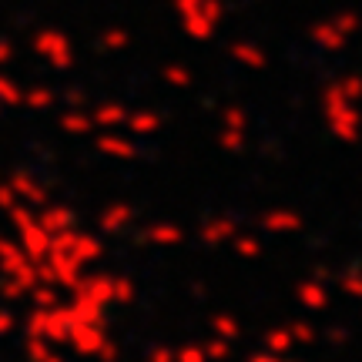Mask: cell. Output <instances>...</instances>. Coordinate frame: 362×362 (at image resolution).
Returning <instances> with one entry per match:
<instances>
[{
    "label": "cell",
    "mask_w": 362,
    "mask_h": 362,
    "mask_svg": "<svg viewBox=\"0 0 362 362\" xmlns=\"http://www.w3.org/2000/svg\"><path fill=\"white\" fill-rule=\"evenodd\" d=\"M238 228H245V221L238 215H232V211H208L192 225V238L205 248H225Z\"/></svg>",
    "instance_id": "cell-7"
},
{
    "label": "cell",
    "mask_w": 362,
    "mask_h": 362,
    "mask_svg": "<svg viewBox=\"0 0 362 362\" xmlns=\"http://www.w3.org/2000/svg\"><path fill=\"white\" fill-rule=\"evenodd\" d=\"M131 131H134V134H155V131H158V117H151V115L131 117Z\"/></svg>",
    "instance_id": "cell-26"
},
{
    "label": "cell",
    "mask_w": 362,
    "mask_h": 362,
    "mask_svg": "<svg viewBox=\"0 0 362 362\" xmlns=\"http://www.w3.org/2000/svg\"><path fill=\"white\" fill-rule=\"evenodd\" d=\"M202 349H205L208 362H232L235 359V342H228V339L221 336H202Z\"/></svg>",
    "instance_id": "cell-20"
},
{
    "label": "cell",
    "mask_w": 362,
    "mask_h": 362,
    "mask_svg": "<svg viewBox=\"0 0 362 362\" xmlns=\"http://www.w3.org/2000/svg\"><path fill=\"white\" fill-rule=\"evenodd\" d=\"M228 252H232V259L238 262H248V265H255L259 259H265V238H262L252 225H245V228H238V232L232 235V242H228Z\"/></svg>",
    "instance_id": "cell-13"
},
{
    "label": "cell",
    "mask_w": 362,
    "mask_h": 362,
    "mask_svg": "<svg viewBox=\"0 0 362 362\" xmlns=\"http://www.w3.org/2000/svg\"><path fill=\"white\" fill-rule=\"evenodd\" d=\"M138 221H141V215H138V208L131 205L128 198H107L90 215V225H94V232L101 238H117L128 228H134Z\"/></svg>",
    "instance_id": "cell-6"
},
{
    "label": "cell",
    "mask_w": 362,
    "mask_h": 362,
    "mask_svg": "<svg viewBox=\"0 0 362 362\" xmlns=\"http://www.w3.org/2000/svg\"><path fill=\"white\" fill-rule=\"evenodd\" d=\"M141 362H175V346L171 342H155V346L144 349Z\"/></svg>",
    "instance_id": "cell-23"
},
{
    "label": "cell",
    "mask_w": 362,
    "mask_h": 362,
    "mask_svg": "<svg viewBox=\"0 0 362 362\" xmlns=\"http://www.w3.org/2000/svg\"><path fill=\"white\" fill-rule=\"evenodd\" d=\"M288 332H292V339H296V346H309L312 339H315V329H312L309 322H302V319H288Z\"/></svg>",
    "instance_id": "cell-24"
},
{
    "label": "cell",
    "mask_w": 362,
    "mask_h": 362,
    "mask_svg": "<svg viewBox=\"0 0 362 362\" xmlns=\"http://www.w3.org/2000/svg\"><path fill=\"white\" fill-rule=\"evenodd\" d=\"M104 262V238L94 228H67V232L51 235V248L47 259L37 265L40 282L57 285L61 292H71L81 282V275Z\"/></svg>",
    "instance_id": "cell-1"
},
{
    "label": "cell",
    "mask_w": 362,
    "mask_h": 362,
    "mask_svg": "<svg viewBox=\"0 0 362 362\" xmlns=\"http://www.w3.org/2000/svg\"><path fill=\"white\" fill-rule=\"evenodd\" d=\"M302 215H298L296 208H279V205H269L262 208L255 221H252V228L259 235H272V238H285V235H296L302 232Z\"/></svg>",
    "instance_id": "cell-9"
},
{
    "label": "cell",
    "mask_w": 362,
    "mask_h": 362,
    "mask_svg": "<svg viewBox=\"0 0 362 362\" xmlns=\"http://www.w3.org/2000/svg\"><path fill=\"white\" fill-rule=\"evenodd\" d=\"M17 329H21V312L4 302V305H0V339H11Z\"/></svg>",
    "instance_id": "cell-22"
},
{
    "label": "cell",
    "mask_w": 362,
    "mask_h": 362,
    "mask_svg": "<svg viewBox=\"0 0 362 362\" xmlns=\"http://www.w3.org/2000/svg\"><path fill=\"white\" fill-rule=\"evenodd\" d=\"M296 302L302 305V309L319 312V309H325V305H329V292H325L322 282L309 279V282H298L296 285Z\"/></svg>",
    "instance_id": "cell-17"
},
{
    "label": "cell",
    "mask_w": 362,
    "mask_h": 362,
    "mask_svg": "<svg viewBox=\"0 0 362 362\" xmlns=\"http://www.w3.org/2000/svg\"><path fill=\"white\" fill-rule=\"evenodd\" d=\"M24 302H30L34 309H54V305H61L64 302V296H61V288L51 282H37L30 292H27Z\"/></svg>",
    "instance_id": "cell-18"
},
{
    "label": "cell",
    "mask_w": 362,
    "mask_h": 362,
    "mask_svg": "<svg viewBox=\"0 0 362 362\" xmlns=\"http://www.w3.org/2000/svg\"><path fill=\"white\" fill-rule=\"evenodd\" d=\"M107 325L98 322H78V319H67V339L64 349H71V356L78 362H94V356L104 349L107 342Z\"/></svg>",
    "instance_id": "cell-8"
},
{
    "label": "cell",
    "mask_w": 362,
    "mask_h": 362,
    "mask_svg": "<svg viewBox=\"0 0 362 362\" xmlns=\"http://www.w3.org/2000/svg\"><path fill=\"white\" fill-rule=\"evenodd\" d=\"M37 221L47 235H57V232H67V228L81 225V215L74 211V205H67L61 198H51L47 205L37 208Z\"/></svg>",
    "instance_id": "cell-12"
},
{
    "label": "cell",
    "mask_w": 362,
    "mask_h": 362,
    "mask_svg": "<svg viewBox=\"0 0 362 362\" xmlns=\"http://www.w3.org/2000/svg\"><path fill=\"white\" fill-rule=\"evenodd\" d=\"M205 332L208 336L228 339V342L238 346V342L245 339V325H242V319H238L232 309H211L205 315Z\"/></svg>",
    "instance_id": "cell-14"
},
{
    "label": "cell",
    "mask_w": 362,
    "mask_h": 362,
    "mask_svg": "<svg viewBox=\"0 0 362 362\" xmlns=\"http://www.w3.org/2000/svg\"><path fill=\"white\" fill-rule=\"evenodd\" d=\"M121 111H117V107H104L101 115H98V121H101V124H117V121H121Z\"/></svg>",
    "instance_id": "cell-29"
},
{
    "label": "cell",
    "mask_w": 362,
    "mask_h": 362,
    "mask_svg": "<svg viewBox=\"0 0 362 362\" xmlns=\"http://www.w3.org/2000/svg\"><path fill=\"white\" fill-rule=\"evenodd\" d=\"M0 279L13 282L21 292H24V296L40 282V279H37V265L27 259V252L17 245V238H13V235H7L4 228H0Z\"/></svg>",
    "instance_id": "cell-4"
},
{
    "label": "cell",
    "mask_w": 362,
    "mask_h": 362,
    "mask_svg": "<svg viewBox=\"0 0 362 362\" xmlns=\"http://www.w3.org/2000/svg\"><path fill=\"white\" fill-rule=\"evenodd\" d=\"M134 242V245H144V248H158V252H171V248L185 245L192 232H188V225H181L178 218H171V215H155V218L148 221H138L134 228L124 232Z\"/></svg>",
    "instance_id": "cell-3"
},
{
    "label": "cell",
    "mask_w": 362,
    "mask_h": 362,
    "mask_svg": "<svg viewBox=\"0 0 362 362\" xmlns=\"http://www.w3.org/2000/svg\"><path fill=\"white\" fill-rule=\"evenodd\" d=\"M98 155L111 158V161H134L138 144L128 138H117V134H104V138H98Z\"/></svg>",
    "instance_id": "cell-16"
},
{
    "label": "cell",
    "mask_w": 362,
    "mask_h": 362,
    "mask_svg": "<svg viewBox=\"0 0 362 362\" xmlns=\"http://www.w3.org/2000/svg\"><path fill=\"white\" fill-rule=\"evenodd\" d=\"M221 148L228 151V155H238L242 148H245V128H242V115H228V124L221 131Z\"/></svg>",
    "instance_id": "cell-19"
},
{
    "label": "cell",
    "mask_w": 362,
    "mask_h": 362,
    "mask_svg": "<svg viewBox=\"0 0 362 362\" xmlns=\"http://www.w3.org/2000/svg\"><path fill=\"white\" fill-rule=\"evenodd\" d=\"M242 362H285V356H275V352H269V349H255V346H252V349L245 352V356H242Z\"/></svg>",
    "instance_id": "cell-27"
},
{
    "label": "cell",
    "mask_w": 362,
    "mask_h": 362,
    "mask_svg": "<svg viewBox=\"0 0 362 362\" xmlns=\"http://www.w3.org/2000/svg\"><path fill=\"white\" fill-rule=\"evenodd\" d=\"M4 225L13 232L17 238V245L27 252V259L40 265V262L47 259V248H51V235L40 228L37 221V208L30 205H21V202H13L7 211H4Z\"/></svg>",
    "instance_id": "cell-2"
},
{
    "label": "cell",
    "mask_w": 362,
    "mask_h": 362,
    "mask_svg": "<svg viewBox=\"0 0 362 362\" xmlns=\"http://www.w3.org/2000/svg\"><path fill=\"white\" fill-rule=\"evenodd\" d=\"M61 128H64L67 134H88L90 121H88V117H81V115H67L64 121H61Z\"/></svg>",
    "instance_id": "cell-25"
},
{
    "label": "cell",
    "mask_w": 362,
    "mask_h": 362,
    "mask_svg": "<svg viewBox=\"0 0 362 362\" xmlns=\"http://www.w3.org/2000/svg\"><path fill=\"white\" fill-rule=\"evenodd\" d=\"M285 362H288V359H285Z\"/></svg>",
    "instance_id": "cell-30"
},
{
    "label": "cell",
    "mask_w": 362,
    "mask_h": 362,
    "mask_svg": "<svg viewBox=\"0 0 362 362\" xmlns=\"http://www.w3.org/2000/svg\"><path fill=\"white\" fill-rule=\"evenodd\" d=\"M71 292H81V296H88L90 302H98V305L115 312V272L111 269H88Z\"/></svg>",
    "instance_id": "cell-11"
},
{
    "label": "cell",
    "mask_w": 362,
    "mask_h": 362,
    "mask_svg": "<svg viewBox=\"0 0 362 362\" xmlns=\"http://www.w3.org/2000/svg\"><path fill=\"white\" fill-rule=\"evenodd\" d=\"M21 336H34V339H44L51 346H61L64 349V339H67V312H64V302L54 305V309H30L21 315Z\"/></svg>",
    "instance_id": "cell-5"
},
{
    "label": "cell",
    "mask_w": 362,
    "mask_h": 362,
    "mask_svg": "<svg viewBox=\"0 0 362 362\" xmlns=\"http://www.w3.org/2000/svg\"><path fill=\"white\" fill-rule=\"evenodd\" d=\"M7 185H11L13 198L21 202V205H30V208H40L47 205L54 194L44 188V181H40V175H34L30 168H13L11 165V175H7Z\"/></svg>",
    "instance_id": "cell-10"
},
{
    "label": "cell",
    "mask_w": 362,
    "mask_h": 362,
    "mask_svg": "<svg viewBox=\"0 0 362 362\" xmlns=\"http://www.w3.org/2000/svg\"><path fill=\"white\" fill-rule=\"evenodd\" d=\"M175 362H208L205 349H202V339H185L175 346Z\"/></svg>",
    "instance_id": "cell-21"
},
{
    "label": "cell",
    "mask_w": 362,
    "mask_h": 362,
    "mask_svg": "<svg viewBox=\"0 0 362 362\" xmlns=\"http://www.w3.org/2000/svg\"><path fill=\"white\" fill-rule=\"evenodd\" d=\"M259 346L275 352V356H288V352L296 349V339H292L285 322H275V325H262L259 329Z\"/></svg>",
    "instance_id": "cell-15"
},
{
    "label": "cell",
    "mask_w": 362,
    "mask_h": 362,
    "mask_svg": "<svg viewBox=\"0 0 362 362\" xmlns=\"http://www.w3.org/2000/svg\"><path fill=\"white\" fill-rule=\"evenodd\" d=\"M13 202H17V198H13V192H11V185H7V178H0V215H4V211H7Z\"/></svg>",
    "instance_id": "cell-28"
}]
</instances>
